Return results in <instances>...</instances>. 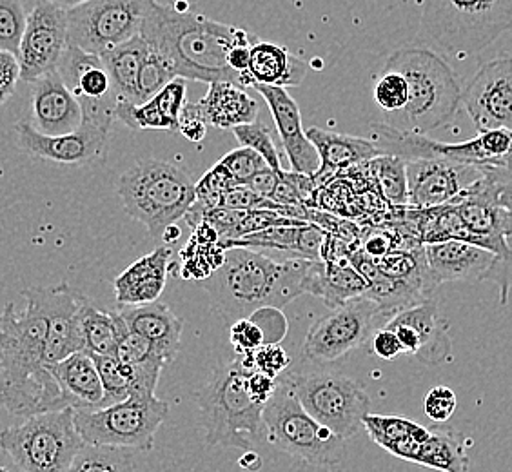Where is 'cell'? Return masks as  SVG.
Masks as SVG:
<instances>
[{"mask_svg":"<svg viewBox=\"0 0 512 472\" xmlns=\"http://www.w3.org/2000/svg\"><path fill=\"white\" fill-rule=\"evenodd\" d=\"M22 296V313L8 304L0 316V409L15 418L68 407L46 364L48 313L42 289L30 287Z\"/></svg>","mask_w":512,"mask_h":472,"instance_id":"1","label":"cell"},{"mask_svg":"<svg viewBox=\"0 0 512 472\" xmlns=\"http://www.w3.org/2000/svg\"><path fill=\"white\" fill-rule=\"evenodd\" d=\"M140 35L149 48L160 51L171 62L180 79L197 82H233L240 77L227 66V53L240 44H253L246 31L180 10V4H155L144 20Z\"/></svg>","mask_w":512,"mask_h":472,"instance_id":"2","label":"cell"},{"mask_svg":"<svg viewBox=\"0 0 512 472\" xmlns=\"http://www.w3.org/2000/svg\"><path fill=\"white\" fill-rule=\"evenodd\" d=\"M311 264L306 258L278 262L247 247H229L222 266L202 280V287L233 324L264 307L282 309L304 295Z\"/></svg>","mask_w":512,"mask_h":472,"instance_id":"3","label":"cell"},{"mask_svg":"<svg viewBox=\"0 0 512 472\" xmlns=\"http://www.w3.org/2000/svg\"><path fill=\"white\" fill-rule=\"evenodd\" d=\"M404 75L409 99L394 115L393 128L427 135L449 124L462 106V86L449 62L427 46H409L394 51L384 68Z\"/></svg>","mask_w":512,"mask_h":472,"instance_id":"4","label":"cell"},{"mask_svg":"<svg viewBox=\"0 0 512 472\" xmlns=\"http://www.w3.org/2000/svg\"><path fill=\"white\" fill-rule=\"evenodd\" d=\"M512 28V0H424L422 46L467 59L487 50Z\"/></svg>","mask_w":512,"mask_h":472,"instance_id":"5","label":"cell"},{"mask_svg":"<svg viewBox=\"0 0 512 472\" xmlns=\"http://www.w3.org/2000/svg\"><path fill=\"white\" fill-rule=\"evenodd\" d=\"M249 371L237 356L233 362L217 367L211 380L195 393L209 447L255 451V443L266 434V405L256 404L247 393Z\"/></svg>","mask_w":512,"mask_h":472,"instance_id":"6","label":"cell"},{"mask_svg":"<svg viewBox=\"0 0 512 472\" xmlns=\"http://www.w3.org/2000/svg\"><path fill=\"white\" fill-rule=\"evenodd\" d=\"M195 186L184 166L146 158L119 178L117 191L129 217L148 227L153 238H162L164 231L186 218L197 202Z\"/></svg>","mask_w":512,"mask_h":472,"instance_id":"7","label":"cell"},{"mask_svg":"<svg viewBox=\"0 0 512 472\" xmlns=\"http://www.w3.org/2000/svg\"><path fill=\"white\" fill-rule=\"evenodd\" d=\"M267 442L280 453L318 469H335L347 458V440L316 422L280 378L264 407Z\"/></svg>","mask_w":512,"mask_h":472,"instance_id":"8","label":"cell"},{"mask_svg":"<svg viewBox=\"0 0 512 472\" xmlns=\"http://www.w3.org/2000/svg\"><path fill=\"white\" fill-rule=\"evenodd\" d=\"M84 443L71 407L20 418L0 431V451L22 472H68Z\"/></svg>","mask_w":512,"mask_h":472,"instance_id":"9","label":"cell"},{"mask_svg":"<svg viewBox=\"0 0 512 472\" xmlns=\"http://www.w3.org/2000/svg\"><path fill=\"white\" fill-rule=\"evenodd\" d=\"M371 142L382 155H396L404 160H444L478 168H502L512 157V131L489 129L465 142L447 144L427 135L393 128L387 122L371 124Z\"/></svg>","mask_w":512,"mask_h":472,"instance_id":"10","label":"cell"},{"mask_svg":"<svg viewBox=\"0 0 512 472\" xmlns=\"http://www.w3.org/2000/svg\"><path fill=\"white\" fill-rule=\"evenodd\" d=\"M316 422L349 440L371 409L364 385L329 369L286 371L278 376Z\"/></svg>","mask_w":512,"mask_h":472,"instance_id":"11","label":"cell"},{"mask_svg":"<svg viewBox=\"0 0 512 472\" xmlns=\"http://www.w3.org/2000/svg\"><path fill=\"white\" fill-rule=\"evenodd\" d=\"M169 416V404L155 394L138 396L97 411H75L82 440L93 445L128 447L148 453L155 445L160 425Z\"/></svg>","mask_w":512,"mask_h":472,"instance_id":"12","label":"cell"},{"mask_svg":"<svg viewBox=\"0 0 512 472\" xmlns=\"http://www.w3.org/2000/svg\"><path fill=\"white\" fill-rule=\"evenodd\" d=\"M393 316L367 296H358L320 316L304 340V358L311 364H333L371 340Z\"/></svg>","mask_w":512,"mask_h":472,"instance_id":"13","label":"cell"},{"mask_svg":"<svg viewBox=\"0 0 512 472\" xmlns=\"http://www.w3.org/2000/svg\"><path fill=\"white\" fill-rule=\"evenodd\" d=\"M157 0H89L68 11V44L102 55L140 35Z\"/></svg>","mask_w":512,"mask_h":472,"instance_id":"14","label":"cell"},{"mask_svg":"<svg viewBox=\"0 0 512 472\" xmlns=\"http://www.w3.org/2000/svg\"><path fill=\"white\" fill-rule=\"evenodd\" d=\"M68 48V11L50 0H39L28 13L26 30L20 40V80L31 84L59 68L60 57Z\"/></svg>","mask_w":512,"mask_h":472,"instance_id":"15","label":"cell"},{"mask_svg":"<svg viewBox=\"0 0 512 472\" xmlns=\"http://www.w3.org/2000/svg\"><path fill=\"white\" fill-rule=\"evenodd\" d=\"M57 71L66 88L79 100L84 118L113 126L117 120L115 108L119 97L100 55L68 44L60 57Z\"/></svg>","mask_w":512,"mask_h":472,"instance_id":"16","label":"cell"},{"mask_svg":"<svg viewBox=\"0 0 512 472\" xmlns=\"http://www.w3.org/2000/svg\"><path fill=\"white\" fill-rule=\"evenodd\" d=\"M462 106L478 131H512V55L485 62L462 91Z\"/></svg>","mask_w":512,"mask_h":472,"instance_id":"17","label":"cell"},{"mask_svg":"<svg viewBox=\"0 0 512 472\" xmlns=\"http://www.w3.org/2000/svg\"><path fill=\"white\" fill-rule=\"evenodd\" d=\"M407 162V207L433 209L453 204L463 193L482 180L485 169L444 160H405Z\"/></svg>","mask_w":512,"mask_h":472,"instance_id":"18","label":"cell"},{"mask_svg":"<svg viewBox=\"0 0 512 472\" xmlns=\"http://www.w3.org/2000/svg\"><path fill=\"white\" fill-rule=\"evenodd\" d=\"M111 126L91 118H84L82 126L68 135L48 137L37 129L31 128L30 122H19L15 126L17 148L31 157L50 160L57 164H91L104 157Z\"/></svg>","mask_w":512,"mask_h":472,"instance_id":"19","label":"cell"},{"mask_svg":"<svg viewBox=\"0 0 512 472\" xmlns=\"http://www.w3.org/2000/svg\"><path fill=\"white\" fill-rule=\"evenodd\" d=\"M385 327L396 333L404 354L414 356L420 364L440 365L451 360V325L433 298L393 316Z\"/></svg>","mask_w":512,"mask_h":472,"instance_id":"20","label":"cell"},{"mask_svg":"<svg viewBox=\"0 0 512 472\" xmlns=\"http://www.w3.org/2000/svg\"><path fill=\"white\" fill-rule=\"evenodd\" d=\"M42 300L48 313V340L46 364H59L71 354L84 351V338L80 327V307L86 296L80 295L68 284L40 287Z\"/></svg>","mask_w":512,"mask_h":472,"instance_id":"21","label":"cell"},{"mask_svg":"<svg viewBox=\"0 0 512 472\" xmlns=\"http://www.w3.org/2000/svg\"><path fill=\"white\" fill-rule=\"evenodd\" d=\"M425 260L434 286L447 282H485L498 264V255L462 240L424 244Z\"/></svg>","mask_w":512,"mask_h":472,"instance_id":"22","label":"cell"},{"mask_svg":"<svg viewBox=\"0 0 512 472\" xmlns=\"http://www.w3.org/2000/svg\"><path fill=\"white\" fill-rule=\"evenodd\" d=\"M82 120V106L60 79L59 71L31 82V128L59 137L77 131Z\"/></svg>","mask_w":512,"mask_h":472,"instance_id":"23","label":"cell"},{"mask_svg":"<svg viewBox=\"0 0 512 472\" xmlns=\"http://www.w3.org/2000/svg\"><path fill=\"white\" fill-rule=\"evenodd\" d=\"M253 89L266 100L267 108L275 120L278 137L282 140V146L293 169L296 173L313 177L320 168V157L302 128V115L295 99L287 93L286 88L280 86L255 84Z\"/></svg>","mask_w":512,"mask_h":472,"instance_id":"24","label":"cell"},{"mask_svg":"<svg viewBox=\"0 0 512 472\" xmlns=\"http://www.w3.org/2000/svg\"><path fill=\"white\" fill-rule=\"evenodd\" d=\"M64 402L75 411H97L104 404V387L95 358L88 351H79L50 365Z\"/></svg>","mask_w":512,"mask_h":472,"instance_id":"25","label":"cell"},{"mask_svg":"<svg viewBox=\"0 0 512 472\" xmlns=\"http://www.w3.org/2000/svg\"><path fill=\"white\" fill-rule=\"evenodd\" d=\"M306 133L320 157V168L313 175L316 186L327 182L331 175H338L345 169L367 164L369 160L382 155L375 144L365 138L351 137L320 128H309Z\"/></svg>","mask_w":512,"mask_h":472,"instance_id":"26","label":"cell"},{"mask_svg":"<svg viewBox=\"0 0 512 472\" xmlns=\"http://www.w3.org/2000/svg\"><path fill=\"white\" fill-rule=\"evenodd\" d=\"M169 258L171 249L158 247L131 264L113 284L119 307L157 302L168 282Z\"/></svg>","mask_w":512,"mask_h":472,"instance_id":"27","label":"cell"},{"mask_svg":"<svg viewBox=\"0 0 512 472\" xmlns=\"http://www.w3.org/2000/svg\"><path fill=\"white\" fill-rule=\"evenodd\" d=\"M327 233L322 227L315 224H300V226H275L267 227L256 233L242 236L238 240L220 242L218 246L229 247H264V249H278L293 253L295 258H306L313 262H322Z\"/></svg>","mask_w":512,"mask_h":472,"instance_id":"28","label":"cell"},{"mask_svg":"<svg viewBox=\"0 0 512 472\" xmlns=\"http://www.w3.org/2000/svg\"><path fill=\"white\" fill-rule=\"evenodd\" d=\"M119 313L128 325L129 331L144 336L168 358L169 364L175 360L180 349V338L184 322L168 305L149 302L142 305H120Z\"/></svg>","mask_w":512,"mask_h":472,"instance_id":"29","label":"cell"},{"mask_svg":"<svg viewBox=\"0 0 512 472\" xmlns=\"http://www.w3.org/2000/svg\"><path fill=\"white\" fill-rule=\"evenodd\" d=\"M117 360L128 374L131 396H151L157 391L162 369L169 364L168 358L153 342L144 336L128 331L117 347Z\"/></svg>","mask_w":512,"mask_h":472,"instance_id":"30","label":"cell"},{"mask_svg":"<svg viewBox=\"0 0 512 472\" xmlns=\"http://www.w3.org/2000/svg\"><path fill=\"white\" fill-rule=\"evenodd\" d=\"M309 64L295 57L291 51L275 44L255 40L251 44V60H249V79L251 88L255 84L266 86H300L306 79Z\"/></svg>","mask_w":512,"mask_h":472,"instance_id":"31","label":"cell"},{"mask_svg":"<svg viewBox=\"0 0 512 472\" xmlns=\"http://www.w3.org/2000/svg\"><path fill=\"white\" fill-rule=\"evenodd\" d=\"M367 282L349 260L313 262L307 275L306 293L320 296L329 309L364 296Z\"/></svg>","mask_w":512,"mask_h":472,"instance_id":"32","label":"cell"},{"mask_svg":"<svg viewBox=\"0 0 512 472\" xmlns=\"http://www.w3.org/2000/svg\"><path fill=\"white\" fill-rule=\"evenodd\" d=\"M206 113L209 126L218 129H231L258 120L260 104L246 89L233 82H213L209 84L206 97L198 102Z\"/></svg>","mask_w":512,"mask_h":472,"instance_id":"33","label":"cell"},{"mask_svg":"<svg viewBox=\"0 0 512 472\" xmlns=\"http://www.w3.org/2000/svg\"><path fill=\"white\" fill-rule=\"evenodd\" d=\"M429 429L431 436L422 443L416 465L440 472H469L471 460L463 434L447 423H434Z\"/></svg>","mask_w":512,"mask_h":472,"instance_id":"34","label":"cell"},{"mask_svg":"<svg viewBox=\"0 0 512 472\" xmlns=\"http://www.w3.org/2000/svg\"><path fill=\"white\" fill-rule=\"evenodd\" d=\"M148 53V44L142 35L120 44L100 55L108 69L109 79L117 97L138 104V75Z\"/></svg>","mask_w":512,"mask_h":472,"instance_id":"35","label":"cell"},{"mask_svg":"<svg viewBox=\"0 0 512 472\" xmlns=\"http://www.w3.org/2000/svg\"><path fill=\"white\" fill-rule=\"evenodd\" d=\"M80 327L84 338V351L93 356H115L122 336L128 333V325L117 313H104L91 304L88 298L80 307Z\"/></svg>","mask_w":512,"mask_h":472,"instance_id":"36","label":"cell"},{"mask_svg":"<svg viewBox=\"0 0 512 472\" xmlns=\"http://www.w3.org/2000/svg\"><path fill=\"white\" fill-rule=\"evenodd\" d=\"M485 173H487V177H489L491 184H493L498 202L511 215V233L505 238L507 256L503 260L498 258V264H496L493 273L489 276V280L500 287V300L505 305L507 300H509V291H511L512 286V157L509 158V162L502 166V168H485Z\"/></svg>","mask_w":512,"mask_h":472,"instance_id":"37","label":"cell"},{"mask_svg":"<svg viewBox=\"0 0 512 472\" xmlns=\"http://www.w3.org/2000/svg\"><path fill=\"white\" fill-rule=\"evenodd\" d=\"M135 449L84 443L68 472H135Z\"/></svg>","mask_w":512,"mask_h":472,"instance_id":"38","label":"cell"},{"mask_svg":"<svg viewBox=\"0 0 512 472\" xmlns=\"http://www.w3.org/2000/svg\"><path fill=\"white\" fill-rule=\"evenodd\" d=\"M380 197L396 207H407V162L396 155H378L367 162Z\"/></svg>","mask_w":512,"mask_h":472,"instance_id":"39","label":"cell"},{"mask_svg":"<svg viewBox=\"0 0 512 472\" xmlns=\"http://www.w3.org/2000/svg\"><path fill=\"white\" fill-rule=\"evenodd\" d=\"M362 425L369 434V438L384 449L398 440H404L407 436H416L422 443L431 436L429 427H424V425L402 418V416L367 413L362 420Z\"/></svg>","mask_w":512,"mask_h":472,"instance_id":"40","label":"cell"},{"mask_svg":"<svg viewBox=\"0 0 512 472\" xmlns=\"http://www.w3.org/2000/svg\"><path fill=\"white\" fill-rule=\"evenodd\" d=\"M177 79L175 69L160 51L149 48L138 75V104L155 97L169 80Z\"/></svg>","mask_w":512,"mask_h":472,"instance_id":"41","label":"cell"},{"mask_svg":"<svg viewBox=\"0 0 512 472\" xmlns=\"http://www.w3.org/2000/svg\"><path fill=\"white\" fill-rule=\"evenodd\" d=\"M93 356V354H91ZM104 387V407L119 404L131 396V384L117 356H93Z\"/></svg>","mask_w":512,"mask_h":472,"instance_id":"42","label":"cell"},{"mask_svg":"<svg viewBox=\"0 0 512 472\" xmlns=\"http://www.w3.org/2000/svg\"><path fill=\"white\" fill-rule=\"evenodd\" d=\"M231 131H233V135L237 138L240 146L255 149L256 153L266 160L269 168L282 171L280 153L276 149L275 140L271 137V129L267 128L264 122L255 120L251 124L237 126V128H233Z\"/></svg>","mask_w":512,"mask_h":472,"instance_id":"43","label":"cell"},{"mask_svg":"<svg viewBox=\"0 0 512 472\" xmlns=\"http://www.w3.org/2000/svg\"><path fill=\"white\" fill-rule=\"evenodd\" d=\"M373 95H375L376 106L384 113L393 117L398 115L409 99V88L404 75L393 69H382L380 77L376 80Z\"/></svg>","mask_w":512,"mask_h":472,"instance_id":"44","label":"cell"},{"mask_svg":"<svg viewBox=\"0 0 512 472\" xmlns=\"http://www.w3.org/2000/svg\"><path fill=\"white\" fill-rule=\"evenodd\" d=\"M28 13L20 0H0V51L17 55Z\"/></svg>","mask_w":512,"mask_h":472,"instance_id":"45","label":"cell"},{"mask_svg":"<svg viewBox=\"0 0 512 472\" xmlns=\"http://www.w3.org/2000/svg\"><path fill=\"white\" fill-rule=\"evenodd\" d=\"M220 164L233 175L240 186H244L256 173L269 168L266 160L256 153L255 149L240 146V148L227 153L220 158Z\"/></svg>","mask_w":512,"mask_h":472,"instance_id":"46","label":"cell"},{"mask_svg":"<svg viewBox=\"0 0 512 472\" xmlns=\"http://www.w3.org/2000/svg\"><path fill=\"white\" fill-rule=\"evenodd\" d=\"M229 342L238 356H253L258 347L266 344V336L251 318H240L229 327Z\"/></svg>","mask_w":512,"mask_h":472,"instance_id":"47","label":"cell"},{"mask_svg":"<svg viewBox=\"0 0 512 472\" xmlns=\"http://www.w3.org/2000/svg\"><path fill=\"white\" fill-rule=\"evenodd\" d=\"M186 88H188L186 86V79L177 77V79L169 80L168 84L160 89L155 97H151V99L155 100L158 109L162 111V115L171 120L177 128L180 113H182L184 106L188 104V100H186V91L188 89Z\"/></svg>","mask_w":512,"mask_h":472,"instance_id":"48","label":"cell"},{"mask_svg":"<svg viewBox=\"0 0 512 472\" xmlns=\"http://www.w3.org/2000/svg\"><path fill=\"white\" fill-rule=\"evenodd\" d=\"M456 407H458V398L451 387L438 385L425 396L424 411L431 422H449L453 418Z\"/></svg>","mask_w":512,"mask_h":472,"instance_id":"49","label":"cell"},{"mask_svg":"<svg viewBox=\"0 0 512 472\" xmlns=\"http://www.w3.org/2000/svg\"><path fill=\"white\" fill-rule=\"evenodd\" d=\"M291 358L278 344H264L253 353V369L267 374L271 378H278L287 371Z\"/></svg>","mask_w":512,"mask_h":472,"instance_id":"50","label":"cell"},{"mask_svg":"<svg viewBox=\"0 0 512 472\" xmlns=\"http://www.w3.org/2000/svg\"><path fill=\"white\" fill-rule=\"evenodd\" d=\"M207 128L209 122L202 106L198 102H188L178 118V133L188 138L189 142L198 144L206 138Z\"/></svg>","mask_w":512,"mask_h":472,"instance_id":"51","label":"cell"},{"mask_svg":"<svg viewBox=\"0 0 512 472\" xmlns=\"http://www.w3.org/2000/svg\"><path fill=\"white\" fill-rule=\"evenodd\" d=\"M258 324L266 336V344H278L287 333V320L278 307H264L247 316Z\"/></svg>","mask_w":512,"mask_h":472,"instance_id":"52","label":"cell"},{"mask_svg":"<svg viewBox=\"0 0 512 472\" xmlns=\"http://www.w3.org/2000/svg\"><path fill=\"white\" fill-rule=\"evenodd\" d=\"M360 249L364 251L365 255H369L376 260L380 256L387 255L389 251L398 249V246H396L393 233L384 231V229H373V231L362 235Z\"/></svg>","mask_w":512,"mask_h":472,"instance_id":"53","label":"cell"},{"mask_svg":"<svg viewBox=\"0 0 512 472\" xmlns=\"http://www.w3.org/2000/svg\"><path fill=\"white\" fill-rule=\"evenodd\" d=\"M276 384H278V378H271L256 369H251L247 374V393L255 400L256 404L266 405L271 400V396L275 394Z\"/></svg>","mask_w":512,"mask_h":472,"instance_id":"54","label":"cell"},{"mask_svg":"<svg viewBox=\"0 0 512 472\" xmlns=\"http://www.w3.org/2000/svg\"><path fill=\"white\" fill-rule=\"evenodd\" d=\"M371 349L382 360H394L396 356L404 354V349H402L398 336L389 327H382V329L376 331L373 338H371Z\"/></svg>","mask_w":512,"mask_h":472,"instance_id":"55","label":"cell"},{"mask_svg":"<svg viewBox=\"0 0 512 472\" xmlns=\"http://www.w3.org/2000/svg\"><path fill=\"white\" fill-rule=\"evenodd\" d=\"M280 173H282V171H276V169H264V171L256 173L255 177L251 178L249 182H246L244 186L249 187L258 197L271 200L273 193H275L276 186H278Z\"/></svg>","mask_w":512,"mask_h":472,"instance_id":"56","label":"cell"},{"mask_svg":"<svg viewBox=\"0 0 512 472\" xmlns=\"http://www.w3.org/2000/svg\"><path fill=\"white\" fill-rule=\"evenodd\" d=\"M51 4L59 6L60 10L69 11L73 8H79L82 4H86L89 0H50Z\"/></svg>","mask_w":512,"mask_h":472,"instance_id":"57","label":"cell"},{"mask_svg":"<svg viewBox=\"0 0 512 472\" xmlns=\"http://www.w3.org/2000/svg\"><path fill=\"white\" fill-rule=\"evenodd\" d=\"M162 238H164V242H168V244H171V242H175V240H178V238H180V229H178L177 224L169 226L168 229L164 231V235H162Z\"/></svg>","mask_w":512,"mask_h":472,"instance_id":"58","label":"cell"},{"mask_svg":"<svg viewBox=\"0 0 512 472\" xmlns=\"http://www.w3.org/2000/svg\"><path fill=\"white\" fill-rule=\"evenodd\" d=\"M10 97V93H6V91H0V106H2L4 102H8V99H10Z\"/></svg>","mask_w":512,"mask_h":472,"instance_id":"59","label":"cell"},{"mask_svg":"<svg viewBox=\"0 0 512 472\" xmlns=\"http://www.w3.org/2000/svg\"><path fill=\"white\" fill-rule=\"evenodd\" d=\"M0 472H8V469H6V467H2V465H0Z\"/></svg>","mask_w":512,"mask_h":472,"instance_id":"60","label":"cell"},{"mask_svg":"<svg viewBox=\"0 0 512 472\" xmlns=\"http://www.w3.org/2000/svg\"><path fill=\"white\" fill-rule=\"evenodd\" d=\"M2 340H4V335H2V331H0V345H2Z\"/></svg>","mask_w":512,"mask_h":472,"instance_id":"61","label":"cell"}]
</instances>
